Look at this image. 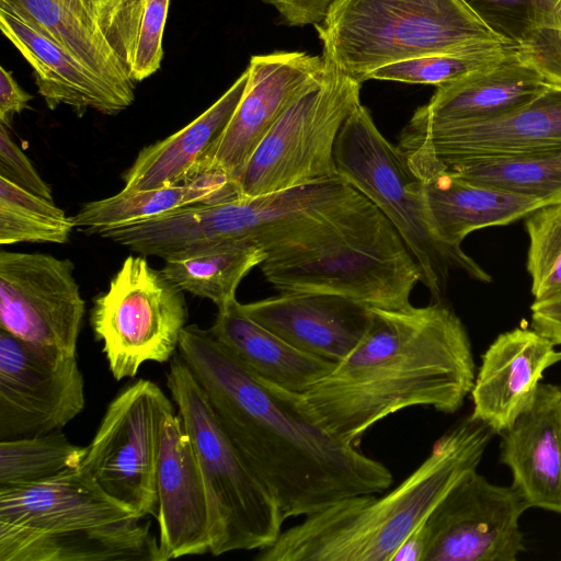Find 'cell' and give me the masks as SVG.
I'll return each mask as SVG.
<instances>
[{"mask_svg":"<svg viewBox=\"0 0 561 561\" xmlns=\"http://www.w3.org/2000/svg\"><path fill=\"white\" fill-rule=\"evenodd\" d=\"M178 353L285 519L348 496L382 493L392 484L383 463L332 436L305 411L300 393L257 376L208 329L186 325Z\"/></svg>","mask_w":561,"mask_h":561,"instance_id":"cell-1","label":"cell"},{"mask_svg":"<svg viewBox=\"0 0 561 561\" xmlns=\"http://www.w3.org/2000/svg\"><path fill=\"white\" fill-rule=\"evenodd\" d=\"M467 330L440 301L371 308L359 344L307 392L305 411L335 438L359 446L375 424L411 407L458 411L476 379Z\"/></svg>","mask_w":561,"mask_h":561,"instance_id":"cell-2","label":"cell"},{"mask_svg":"<svg viewBox=\"0 0 561 561\" xmlns=\"http://www.w3.org/2000/svg\"><path fill=\"white\" fill-rule=\"evenodd\" d=\"M495 432L470 415L436 440L426 459L398 486L342 499L305 516L256 561H391L403 540L468 473L476 471Z\"/></svg>","mask_w":561,"mask_h":561,"instance_id":"cell-3","label":"cell"},{"mask_svg":"<svg viewBox=\"0 0 561 561\" xmlns=\"http://www.w3.org/2000/svg\"><path fill=\"white\" fill-rule=\"evenodd\" d=\"M142 519L82 466L0 488V561H162Z\"/></svg>","mask_w":561,"mask_h":561,"instance_id":"cell-4","label":"cell"},{"mask_svg":"<svg viewBox=\"0 0 561 561\" xmlns=\"http://www.w3.org/2000/svg\"><path fill=\"white\" fill-rule=\"evenodd\" d=\"M262 272L279 293H324L370 308L410 304L421 271L390 220L368 199L327 233L267 255Z\"/></svg>","mask_w":561,"mask_h":561,"instance_id":"cell-5","label":"cell"},{"mask_svg":"<svg viewBox=\"0 0 561 561\" xmlns=\"http://www.w3.org/2000/svg\"><path fill=\"white\" fill-rule=\"evenodd\" d=\"M314 28L324 59L360 82L388 64L512 44L465 0H333Z\"/></svg>","mask_w":561,"mask_h":561,"instance_id":"cell-6","label":"cell"},{"mask_svg":"<svg viewBox=\"0 0 561 561\" xmlns=\"http://www.w3.org/2000/svg\"><path fill=\"white\" fill-rule=\"evenodd\" d=\"M337 174L366 196L394 226L413 255L421 283L439 301L449 272L460 270L479 282L491 276L462 249L443 243L430 225L423 181L403 151L377 128L359 104L343 124L334 148Z\"/></svg>","mask_w":561,"mask_h":561,"instance_id":"cell-7","label":"cell"},{"mask_svg":"<svg viewBox=\"0 0 561 561\" xmlns=\"http://www.w3.org/2000/svg\"><path fill=\"white\" fill-rule=\"evenodd\" d=\"M167 387L204 479L210 516L209 552L217 557L272 546L286 519L275 497L221 428L203 389L179 353L170 360Z\"/></svg>","mask_w":561,"mask_h":561,"instance_id":"cell-8","label":"cell"},{"mask_svg":"<svg viewBox=\"0 0 561 561\" xmlns=\"http://www.w3.org/2000/svg\"><path fill=\"white\" fill-rule=\"evenodd\" d=\"M362 83L329 62L323 81L296 99L261 140L236 182L239 196L340 179L334 148L360 104Z\"/></svg>","mask_w":561,"mask_h":561,"instance_id":"cell-9","label":"cell"},{"mask_svg":"<svg viewBox=\"0 0 561 561\" xmlns=\"http://www.w3.org/2000/svg\"><path fill=\"white\" fill-rule=\"evenodd\" d=\"M183 293L145 255L124 260L90 312L115 380L136 376L146 362L172 359L188 318Z\"/></svg>","mask_w":561,"mask_h":561,"instance_id":"cell-10","label":"cell"},{"mask_svg":"<svg viewBox=\"0 0 561 561\" xmlns=\"http://www.w3.org/2000/svg\"><path fill=\"white\" fill-rule=\"evenodd\" d=\"M174 407L151 380L138 379L107 405L81 466L137 516H157L162 426Z\"/></svg>","mask_w":561,"mask_h":561,"instance_id":"cell-11","label":"cell"},{"mask_svg":"<svg viewBox=\"0 0 561 561\" xmlns=\"http://www.w3.org/2000/svg\"><path fill=\"white\" fill-rule=\"evenodd\" d=\"M398 147L421 180L478 158L561 148V89L495 118L404 127Z\"/></svg>","mask_w":561,"mask_h":561,"instance_id":"cell-12","label":"cell"},{"mask_svg":"<svg viewBox=\"0 0 561 561\" xmlns=\"http://www.w3.org/2000/svg\"><path fill=\"white\" fill-rule=\"evenodd\" d=\"M528 508L512 484L468 473L420 524L425 561H516L526 550L519 520Z\"/></svg>","mask_w":561,"mask_h":561,"instance_id":"cell-13","label":"cell"},{"mask_svg":"<svg viewBox=\"0 0 561 561\" xmlns=\"http://www.w3.org/2000/svg\"><path fill=\"white\" fill-rule=\"evenodd\" d=\"M73 263L44 253L0 252V329L38 347L76 355L85 302Z\"/></svg>","mask_w":561,"mask_h":561,"instance_id":"cell-14","label":"cell"},{"mask_svg":"<svg viewBox=\"0 0 561 561\" xmlns=\"http://www.w3.org/2000/svg\"><path fill=\"white\" fill-rule=\"evenodd\" d=\"M84 404L76 355L28 344L0 329V440L61 430Z\"/></svg>","mask_w":561,"mask_h":561,"instance_id":"cell-15","label":"cell"},{"mask_svg":"<svg viewBox=\"0 0 561 561\" xmlns=\"http://www.w3.org/2000/svg\"><path fill=\"white\" fill-rule=\"evenodd\" d=\"M328 69L322 55L306 51L253 55L242 99L198 163L195 178L222 174L236 183L272 126L296 99L323 81Z\"/></svg>","mask_w":561,"mask_h":561,"instance_id":"cell-16","label":"cell"},{"mask_svg":"<svg viewBox=\"0 0 561 561\" xmlns=\"http://www.w3.org/2000/svg\"><path fill=\"white\" fill-rule=\"evenodd\" d=\"M157 520L163 561L209 552V504L192 442L175 411L164 420L157 467Z\"/></svg>","mask_w":561,"mask_h":561,"instance_id":"cell-17","label":"cell"},{"mask_svg":"<svg viewBox=\"0 0 561 561\" xmlns=\"http://www.w3.org/2000/svg\"><path fill=\"white\" fill-rule=\"evenodd\" d=\"M241 307L293 346L333 363L359 344L371 322L370 307L324 293H280Z\"/></svg>","mask_w":561,"mask_h":561,"instance_id":"cell-18","label":"cell"},{"mask_svg":"<svg viewBox=\"0 0 561 561\" xmlns=\"http://www.w3.org/2000/svg\"><path fill=\"white\" fill-rule=\"evenodd\" d=\"M556 346L533 328L500 334L482 355L470 392V417L499 435L511 427L533 403L543 373L561 360Z\"/></svg>","mask_w":561,"mask_h":561,"instance_id":"cell-19","label":"cell"},{"mask_svg":"<svg viewBox=\"0 0 561 561\" xmlns=\"http://www.w3.org/2000/svg\"><path fill=\"white\" fill-rule=\"evenodd\" d=\"M500 435V460L529 508L561 514V386L539 383L533 403Z\"/></svg>","mask_w":561,"mask_h":561,"instance_id":"cell-20","label":"cell"},{"mask_svg":"<svg viewBox=\"0 0 561 561\" xmlns=\"http://www.w3.org/2000/svg\"><path fill=\"white\" fill-rule=\"evenodd\" d=\"M0 28L33 68L38 93L50 110L64 104L79 116L88 108L115 115L131 105L8 0H0Z\"/></svg>","mask_w":561,"mask_h":561,"instance_id":"cell-21","label":"cell"},{"mask_svg":"<svg viewBox=\"0 0 561 561\" xmlns=\"http://www.w3.org/2000/svg\"><path fill=\"white\" fill-rule=\"evenodd\" d=\"M547 88L514 49L497 62L436 87L431 100L415 110L405 127L495 118L524 106Z\"/></svg>","mask_w":561,"mask_h":561,"instance_id":"cell-22","label":"cell"},{"mask_svg":"<svg viewBox=\"0 0 561 561\" xmlns=\"http://www.w3.org/2000/svg\"><path fill=\"white\" fill-rule=\"evenodd\" d=\"M423 181L426 213L435 236L461 249L471 232L508 225L548 204L466 180L444 170Z\"/></svg>","mask_w":561,"mask_h":561,"instance_id":"cell-23","label":"cell"},{"mask_svg":"<svg viewBox=\"0 0 561 561\" xmlns=\"http://www.w3.org/2000/svg\"><path fill=\"white\" fill-rule=\"evenodd\" d=\"M248 82V70L205 112L176 133L144 147L123 174L127 190L170 187L195 180L198 163L224 133Z\"/></svg>","mask_w":561,"mask_h":561,"instance_id":"cell-24","label":"cell"},{"mask_svg":"<svg viewBox=\"0 0 561 561\" xmlns=\"http://www.w3.org/2000/svg\"><path fill=\"white\" fill-rule=\"evenodd\" d=\"M210 333L261 378L305 393L336 365L293 346L251 319L234 299L218 308Z\"/></svg>","mask_w":561,"mask_h":561,"instance_id":"cell-25","label":"cell"},{"mask_svg":"<svg viewBox=\"0 0 561 561\" xmlns=\"http://www.w3.org/2000/svg\"><path fill=\"white\" fill-rule=\"evenodd\" d=\"M30 22L133 104L135 82L81 0H8Z\"/></svg>","mask_w":561,"mask_h":561,"instance_id":"cell-26","label":"cell"},{"mask_svg":"<svg viewBox=\"0 0 561 561\" xmlns=\"http://www.w3.org/2000/svg\"><path fill=\"white\" fill-rule=\"evenodd\" d=\"M240 197L237 185L222 174H203L193 181L151 190H127L83 204L72 216L76 228L99 234L110 228L152 219L201 203Z\"/></svg>","mask_w":561,"mask_h":561,"instance_id":"cell-27","label":"cell"},{"mask_svg":"<svg viewBox=\"0 0 561 561\" xmlns=\"http://www.w3.org/2000/svg\"><path fill=\"white\" fill-rule=\"evenodd\" d=\"M266 257L255 243L228 242L170 256L161 271L181 290L219 308L236 299L241 280Z\"/></svg>","mask_w":561,"mask_h":561,"instance_id":"cell-28","label":"cell"},{"mask_svg":"<svg viewBox=\"0 0 561 561\" xmlns=\"http://www.w3.org/2000/svg\"><path fill=\"white\" fill-rule=\"evenodd\" d=\"M446 170L548 205L561 202V148L478 158Z\"/></svg>","mask_w":561,"mask_h":561,"instance_id":"cell-29","label":"cell"},{"mask_svg":"<svg viewBox=\"0 0 561 561\" xmlns=\"http://www.w3.org/2000/svg\"><path fill=\"white\" fill-rule=\"evenodd\" d=\"M76 228L53 199L0 178V244L67 243Z\"/></svg>","mask_w":561,"mask_h":561,"instance_id":"cell-30","label":"cell"},{"mask_svg":"<svg viewBox=\"0 0 561 561\" xmlns=\"http://www.w3.org/2000/svg\"><path fill=\"white\" fill-rule=\"evenodd\" d=\"M87 447L72 444L60 430L0 440V488L34 483L79 468Z\"/></svg>","mask_w":561,"mask_h":561,"instance_id":"cell-31","label":"cell"},{"mask_svg":"<svg viewBox=\"0 0 561 561\" xmlns=\"http://www.w3.org/2000/svg\"><path fill=\"white\" fill-rule=\"evenodd\" d=\"M515 49L508 43H485L466 49L432 54L385 65L366 80L439 87L500 61Z\"/></svg>","mask_w":561,"mask_h":561,"instance_id":"cell-32","label":"cell"},{"mask_svg":"<svg viewBox=\"0 0 561 561\" xmlns=\"http://www.w3.org/2000/svg\"><path fill=\"white\" fill-rule=\"evenodd\" d=\"M525 218L530 290L535 300H540L561 291V202L542 206Z\"/></svg>","mask_w":561,"mask_h":561,"instance_id":"cell-33","label":"cell"},{"mask_svg":"<svg viewBox=\"0 0 561 561\" xmlns=\"http://www.w3.org/2000/svg\"><path fill=\"white\" fill-rule=\"evenodd\" d=\"M515 53L548 87L561 89V0H535Z\"/></svg>","mask_w":561,"mask_h":561,"instance_id":"cell-34","label":"cell"},{"mask_svg":"<svg viewBox=\"0 0 561 561\" xmlns=\"http://www.w3.org/2000/svg\"><path fill=\"white\" fill-rule=\"evenodd\" d=\"M170 0H134L129 16L125 66L136 83L160 69L162 37Z\"/></svg>","mask_w":561,"mask_h":561,"instance_id":"cell-35","label":"cell"},{"mask_svg":"<svg viewBox=\"0 0 561 561\" xmlns=\"http://www.w3.org/2000/svg\"><path fill=\"white\" fill-rule=\"evenodd\" d=\"M0 178L36 195L53 199L51 187L12 140L8 127L3 124L0 125Z\"/></svg>","mask_w":561,"mask_h":561,"instance_id":"cell-36","label":"cell"},{"mask_svg":"<svg viewBox=\"0 0 561 561\" xmlns=\"http://www.w3.org/2000/svg\"><path fill=\"white\" fill-rule=\"evenodd\" d=\"M495 32L518 41L535 0H465Z\"/></svg>","mask_w":561,"mask_h":561,"instance_id":"cell-37","label":"cell"},{"mask_svg":"<svg viewBox=\"0 0 561 561\" xmlns=\"http://www.w3.org/2000/svg\"><path fill=\"white\" fill-rule=\"evenodd\" d=\"M133 1L96 0L99 23L124 66Z\"/></svg>","mask_w":561,"mask_h":561,"instance_id":"cell-38","label":"cell"},{"mask_svg":"<svg viewBox=\"0 0 561 561\" xmlns=\"http://www.w3.org/2000/svg\"><path fill=\"white\" fill-rule=\"evenodd\" d=\"M275 9L289 26L320 23L333 0H260Z\"/></svg>","mask_w":561,"mask_h":561,"instance_id":"cell-39","label":"cell"},{"mask_svg":"<svg viewBox=\"0 0 561 561\" xmlns=\"http://www.w3.org/2000/svg\"><path fill=\"white\" fill-rule=\"evenodd\" d=\"M530 311L531 328L556 345H561V291L534 300Z\"/></svg>","mask_w":561,"mask_h":561,"instance_id":"cell-40","label":"cell"},{"mask_svg":"<svg viewBox=\"0 0 561 561\" xmlns=\"http://www.w3.org/2000/svg\"><path fill=\"white\" fill-rule=\"evenodd\" d=\"M33 95L24 91L12 72L0 68V122L7 127L15 114L28 107Z\"/></svg>","mask_w":561,"mask_h":561,"instance_id":"cell-41","label":"cell"}]
</instances>
